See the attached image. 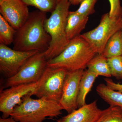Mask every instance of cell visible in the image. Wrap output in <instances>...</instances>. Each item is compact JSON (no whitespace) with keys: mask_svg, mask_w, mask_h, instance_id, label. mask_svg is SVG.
<instances>
[{"mask_svg":"<svg viewBox=\"0 0 122 122\" xmlns=\"http://www.w3.org/2000/svg\"><path fill=\"white\" fill-rule=\"evenodd\" d=\"M71 5L68 0H61L50 16L46 20L45 29L51 37L49 46L44 52L48 61L57 56L69 43L66 26Z\"/></svg>","mask_w":122,"mask_h":122,"instance_id":"obj_2","label":"cell"},{"mask_svg":"<svg viewBox=\"0 0 122 122\" xmlns=\"http://www.w3.org/2000/svg\"><path fill=\"white\" fill-rule=\"evenodd\" d=\"M48 73L47 66L41 78L37 82L16 85L0 91V111L2 113V118H6L11 116L14 107L22 102L25 96L34 95L39 86L45 80Z\"/></svg>","mask_w":122,"mask_h":122,"instance_id":"obj_6","label":"cell"},{"mask_svg":"<svg viewBox=\"0 0 122 122\" xmlns=\"http://www.w3.org/2000/svg\"><path fill=\"white\" fill-rule=\"evenodd\" d=\"M16 30L0 14V44L8 46L13 43Z\"/></svg>","mask_w":122,"mask_h":122,"instance_id":"obj_18","label":"cell"},{"mask_svg":"<svg viewBox=\"0 0 122 122\" xmlns=\"http://www.w3.org/2000/svg\"><path fill=\"white\" fill-rule=\"evenodd\" d=\"M48 67L46 78L39 86L34 95L39 98H45L59 102L68 71L63 68Z\"/></svg>","mask_w":122,"mask_h":122,"instance_id":"obj_8","label":"cell"},{"mask_svg":"<svg viewBox=\"0 0 122 122\" xmlns=\"http://www.w3.org/2000/svg\"><path fill=\"white\" fill-rule=\"evenodd\" d=\"M97 76L89 70H84L79 83L77 104L78 108L86 104V99L87 94L91 90Z\"/></svg>","mask_w":122,"mask_h":122,"instance_id":"obj_14","label":"cell"},{"mask_svg":"<svg viewBox=\"0 0 122 122\" xmlns=\"http://www.w3.org/2000/svg\"><path fill=\"white\" fill-rule=\"evenodd\" d=\"M28 6L22 0H0V14L17 30L29 16Z\"/></svg>","mask_w":122,"mask_h":122,"instance_id":"obj_11","label":"cell"},{"mask_svg":"<svg viewBox=\"0 0 122 122\" xmlns=\"http://www.w3.org/2000/svg\"><path fill=\"white\" fill-rule=\"evenodd\" d=\"M110 10L109 13L111 17H122V7L120 0H109Z\"/></svg>","mask_w":122,"mask_h":122,"instance_id":"obj_23","label":"cell"},{"mask_svg":"<svg viewBox=\"0 0 122 122\" xmlns=\"http://www.w3.org/2000/svg\"><path fill=\"white\" fill-rule=\"evenodd\" d=\"M30 95L14 109L11 117L16 122H43L47 117H55L62 114L63 108L56 101L43 98L33 99Z\"/></svg>","mask_w":122,"mask_h":122,"instance_id":"obj_4","label":"cell"},{"mask_svg":"<svg viewBox=\"0 0 122 122\" xmlns=\"http://www.w3.org/2000/svg\"><path fill=\"white\" fill-rule=\"evenodd\" d=\"M112 76L122 79V55L107 58Z\"/></svg>","mask_w":122,"mask_h":122,"instance_id":"obj_21","label":"cell"},{"mask_svg":"<svg viewBox=\"0 0 122 122\" xmlns=\"http://www.w3.org/2000/svg\"><path fill=\"white\" fill-rule=\"evenodd\" d=\"M71 5H77L80 4L83 0H68Z\"/></svg>","mask_w":122,"mask_h":122,"instance_id":"obj_26","label":"cell"},{"mask_svg":"<svg viewBox=\"0 0 122 122\" xmlns=\"http://www.w3.org/2000/svg\"><path fill=\"white\" fill-rule=\"evenodd\" d=\"M38 51L15 50L0 44V71L7 79L15 75L27 59Z\"/></svg>","mask_w":122,"mask_h":122,"instance_id":"obj_9","label":"cell"},{"mask_svg":"<svg viewBox=\"0 0 122 122\" xmlns=\"http://www.w3.org/2000/svg\"><path fill=\"white\" fill-rule=\"evenodd\" d=\"M102 54L108 58L122 55V30H119L107 41Z\"/></svg>","mask_w":122,"mask_h":122,"instance_id":"obj_16","label":"cell"},{"mask_svg":"<svg viewBox=\"0 0 122 122\" xmlns=\"http://www.w3.org/2000/svg\"><path fill=\"white\" fill-rule=\"evenodd\" d=\"M122 30V17H111L106 13L102 16L96 28L81 35L97 54H102L109 39Z\"/></svg>","mask_w":122,"mask_h":122,"instance_id":"obj_5","label":"cell"},{"mask_svg":"<svg viewBox=\"0 0 122 122\" xmlns=\"http://www.w3.org/2000/svg\"></svg>","mask_w":122,"mask_h":122,"instance_id":"obj_27","label":"cell"},{"mask_svg":"<svg viewBox=\"0 0 122 122\" xmlns=\"http://www.w3.org/2000/svg\"><path fill=\"white\" fill-rule=\"evenodd\" d=\"M101 111L96 100L63 116L57 122H96Z\"/></svg>","mask_w":122,"mask_h":122,"instance_id":"obj_12","label":"cell"},{"mask_svg":"<svg viewBox=\"0 0 122 122\" xmlns=\"http://www.w3.org/2000/svg\"><path fill=\"white\" fill-rule=\"evenodd\" d=\"M84 71L79 70L68 71L66 75L59 103L63 110L68 114L78 109L77 100L79 86Z\"/></svg>","mask_w":122,"mask_h":122,"instance_id":"obj_10","label":"cell"},{"mask_svg":"<svg viewBox=\"0 0 122 122\" xmlns=\"http://www.w3.org/2000/svg\"><path fill=\"white\" fill-rule=\"evenodd\" d=\"M81 35L71 40L57 56L48 61L47 66L68 71L86 69L87 63L97 53Z\"/></svg>","mask_w":122,"mask_h":122,"instance_id":"obj_3","label":"cell"},{"mask_svg":"<svg viewBox=\"0 0 122 122\" xmlns=\"http://www.w3.org/2000/svg\"><path fill=\"white\" fill-rule=\"evenodd\" d=\"M87 69L96 75L97 77L106 78L112 77L107 58L102 54H97L87 63Z\"/></svg>","mask_w":122,"mask_h":122,"instance_id":"obj_15","label":"cell"},{"mask_svg":"<svg viewBox=\"0 0 122 122\" xmlns=\"http://www.w3.org/2000/svg\"><path fill=\"white\" fill-rule=\"evenodd\" d=\"M13 118L10 116V117L4 118L2 117L0 118V122H16Z\"/></svg>","mask_w":122,"mask_h":122,"instance_id":"obj_25","label":"cell"},{"mask_svg":"<svg viewBox=\"0 0 122 122\" xmlns=\"http://www.w3.org/2000/svg\"><path fill=\"white\" fill-rule=\"evenodd\" d=\"M47 62L44 52L34 55L27 59L15 75L5 80V87L37 82L44 74Z\"/></svg>","mask_w":122,"mask_h":122,"instance_id":"obj_7","label":"cell"},{"mask_svg":"<svg viewBox=\"0 0 122 122\" xmlns=\"http://www.w3.org/2000/svg\"><path fill=\"white\" fill-rule=\"evenodd\" d=\"M28 6H33L45 12H52L61 0H22Z\"/></svg>","mask_w":122,"mask_h":122,"instance_id":"obj_20","label":"cell"},{"mask_svg":"<svg viewBox=\"0 0 122 122\" xmlns=\"http://www.w3.org/2000/svg\"><path fill=\"white\" fill-rule=\"evenodd\" d=\"M106 85L109 88L119 92L122 93V84L116 83L109 78H104Z\"/></svg>","mask_w":122,"mask_h":122,"instance_id":"obj_24","label":"cell"},{"mask_svg":"<svg viewBox=\"0 0 122 122\" xmlns=\"http://www.w3.org/2000/svg\"><path fill=\"white\" fill-rule=\"evenodd\" d=\"M98 0H83L76 12L80 15L88 17L95 12V6Z\"/></svg>","mask_w":122,"mask_h":122,"instance_id":"obj_22","label":"cell"},{"mask_svg":"<svg viewBox=\"0 0 122 122\" xmlns=\"http://www.w3.org/2000/svg\"><path fill=\"white\" fill-rule=\"evenodd\" d=\"M88 20V17L80 15L76 11H69L66 21V32L70 41L81 35Z\"/></svg>","mask_w":122,"mask_h":122,"instance_id":"obj_13","label":"cell"},{"mask_svg":"<svg viewBox=\"0 0 122 122\" xmlns=\"http://www.w3.org/2000/svg\"><path fill=\"white\" fill-rule=\"evenodd\" d=\"M46 13L39 10L30 13L26 21L16 30L13 49L26 52L47 50L51 37L45 28Z\"/></svg>","mask_w":122,"mask_h":122,"instance_id":"obj_1","label":"cell"},{"mask_svg":"<svg viewBox=\"0 0 122 122\" xmlns=\"http://www.w3.org/2000/svg\"><path fill=\"white\" fill-rule=\"evenodd\" d=\"M96 122H122V107L110 106L102 110Z\"/></svg>","mask_w":122,"mask_h":122,"instance_id":"obj_19","label":"cell"},{"mask_svg":"<svg viewBox=\"0 0 122 122\" xmlns=\"http://www.w3.org/2000/svg\"><path fill=\"white\" fill-rule=\"evenodd\" d=\"M96 91L100 97L110 106L122 107V93L111 89L103 83L97 86Z\"/></svg>","mask_w":122,"mask_h":122,"instance_id":"obj_17","label":"cell"}]
</instances>
